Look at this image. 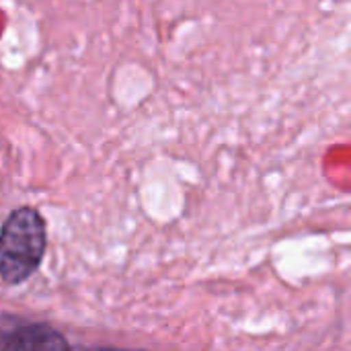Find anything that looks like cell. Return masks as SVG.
Segmentation results:
<instances>
[{"instance_id": "6da1fadb", "label": "cell", "mask_w": 351, "mask_h": 351, "mask_svg": "<svg viewBox=\"0 0 351 351\" xmlns=\"http://www.w3.org/2000/svg\"><path fill=\"white\" fill-rule=\"evenodd\" d=\"M47 249V226L33 206L14 208L0 226V280L6 286L29 282Z\"/></svg>"}, {"instance_id": "7a4b0ae2", "label": "cell", "mask_w": 351, "mask_h": 351, "mask_svg": "<svg viewBox=\"0 0 351 351\" xmlns=\"http://www.w3.org/2000/svg\"><path fill=\"white\" fill-rule=\"evenodd\" d=\"M72 343L53 325L16 315H0V350H68Z\"/></svg>"}]
</instances>
